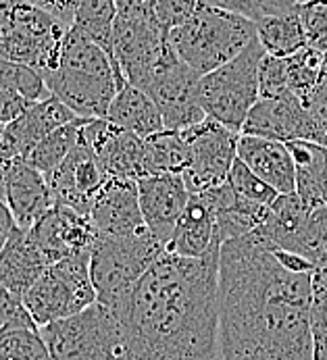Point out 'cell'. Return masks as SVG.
<instances>
[{
  "instance_id": "cell-28",
  "label": "cell",
  "mask_w": 327,
  "mask_h": 360,
  "mask_svg": "<svg viewBox=\"0 0 327 360\" xmlns=\"http://www.w3.org/2000/svg\"><path fill=\"white\" fill-rule=\"evenodd\" d=\"M115 17H117V6L113 0H82L75 8L73 21H71V27L82 32L88 40H92L98 49H103L110 58V63H113Z\"/></svg>"
},
{
  "instance_id": "cell-14",
  "label": "cell",
  "mask_w": 327,
  "mask_h": 360,
  "mask_svg": "<svg viewBox=\"0 0 327 360\" xmlns=\"http://www.w3.org/2000/svg\"><path fill=\"white\" fill-rule=\"evenodd\" d=\"M44 177L56 206H67L79 214H88L92 196L105 181L107 173L92 148L79 138L75 148Z\"/></svg>"
},
{
  "instance_id": "cell-1",
  "label": "cell",
  "mask_w": 327,
  "mask_h": 360,
  "mask_svg": "<svg viewBox=\"0 0 327 360\" xmlns=\"http://www.w3.org/2000/svg\"><path fill=\"white\" fill-rule=\"evenodd\" d=\"M311 277L244 236L219 248V359L313 360Z\"/></svg>"
},
{
  "instance_id": "cell-37",
  "label": "cell",
  "mask_w": 327,
  "mask_h": 360,
  "mask_svg": "<svg viewBox=\"0 0 327 360\" xmlns=\"http://www.w3.org/2000/svg\"><path fill=\"white\" fill-rule=\"evenodd\" d=\"M309 117V142H315L327 148V56L323 75L315 92L302 104Z\"/></svg>"
},
{
  "instance_id": "cell-17",
  "label": "cell",
  "mask_w": 327,
  "mask_h": 360,
  "mask_svg": "<svg viewBox=\"0 0 327 360\" xmlns=\"http://www.w3.org/2000/svg\"><path fill=\"white\" fill-rule=\"evenodd\" d=\"M79 119L69 106L55 96L32 103L17 119L4 125L0 138V162L23 158L38 142H42L55 129Z\"/></svg>"
},
{
  "instance_id": "cell-8",
  "label": "cell",
  "mask_w": 327,
  "mask_h": 360,
  "mask_svg": "<svg viewBox=\"0 0 327 360\" xmlns=\"http://www.w3.org/2000/svg\"><path fill=\"white\" fill-rule=\"evenodd\" d=\"M21 300L38 327L92 307L96 302V290L90 277V252L49 264Z\"/></svg>"
},
{
  "instance_id": "cell-9",
  "label": "cell",
  "mask_w": 327,
  "mask_h": 360,
  "mask_svg": "<svg viewBox=\"0 0 327 360\" xmlns=\"http://www.w3.org/2000/svg\"><path fill=\"white\" fill-rule=\"evenodd\" d=\"M167 49V32L159 25L153 6L117 8L113 23V67L121 86L129 84L142 90Z\"/></svg>"
},
{
  "instance_id": "cell-29",
  "label": "cell",
  "mask_w": 327,
  "mask_h": 360,
  "mask_svg": "<svg viewBox=\"0 0 327 360\" xmlns=\"http://www.w3.org/2000/svg\"><path fill=\"white\" fill-rule=\"evenodd\" d=\"M327 52L304 46L302 51L294 52L290 56H283L286 67V79H288V92L296 101L304 104L307 98L315 92L323 69H326Z\"/></svg>"
},
{
  "instance_id": "cell-12",
  "label": "cell",
  "mask_w": 327,
  "mask_h": 360,
  "mask_svg": "<svg viewBox=\"0 0 327 360\" xmlns=\"http://www.w3.org/2000/svg\"><path fill=\"white\" fill-rule=\"evenodd\" d=\"M179 131L190 146V162L181 173L188 192L198 194L225 184L238 158L240 134L209 117Z\"/></svg>"
},
{
  "instance_id": "cell-34",
  "label": "cell",
  "mask_w": 327,
  "mask_h": 360,
  "mask_svg": "<svg viewBox=\"0 0 327 360\" xmlns=\"http://www.w3.org/2000/svg\"><path fill=\"white\" fill-rule=\"evenodd\" d=\"M200 4H209L223 8L236 15H242L250 21H259L263 17L286 15L298 8L296 0H200Z\"/></svg>"
},
{
  "instance_id": "cell-13",
  "label": "cell",
  "mask_w": 327,
  "mask_h": 360,
  "mask_svg": "<svg viewBox=\"0 0 327 360\" xmlns=\"http://www.w3.org/2000/svg\"><path fill=\"white\" fill-rule=\"evenodd\" d=\"M79 138L92 148L103 171L110 177L132 181L146 177L144 138L113 125L107 119H86Z\"/></svg>"
},
{
  "instance_id": "cell-49",
  "label": "cell",
  "mask_w": 327,
  "mask_h": 360,
  "mask_svg": "<svg viewBox=\"0 0 327 360\" xmlns=\"http://www.w3.org/2000/svg\"><path fill=\"white\" fill-rule=\"evenodd\" d=\"M296 2H298V4H300V2H307V0H296Z\"/></svg>"
},
{
  "instance_id": "cell-39",
  "label": "cell",
  "mask_w": 327,
  "mask_h": 360,
  "mask_svg": "<svg viewBox=\"0 0 327 360\" xmlns=\"http://www.w3.org/2000/svg\"><path fill=\"white\" fill-rule=\"evenodd\" d=\"M200 0H155L153 13L159 25L169 34L171 30L184 25L198 8Z\"/></svg>"
},
{
  "instance_id": "cell-44",
  "label": "cell",
  "mask_w": 327,
  "mask_h": 360,
  "mask_svg": "<svg viewBox=\"0 0 327 360\" xmlns=\"http://www.w3.org/2000/svg\"><path fill=\"white\" fill-rule=\"evenodd\" d=\"M13 229H15V221L11 217V210L6 208L4 202H0V250L6 244V240H8Z\"/></svg>"
},
{
  "instance_id": "cell-33",
  "label": "cell",
  "mask_w": 327,
  "mask_h": 360,
  "mask_svg": "<svg viewBox=\"0 0 327 360\" xmlns=\"http://www.w3.org/2000/svg\"><path fill=\"white\" fill-rule=\"evenodd\" d=\"M0 86L17 90L30 103H38V101H44L51 96L46 90V84L38 71H34L25 65L4 60V58H0Z\"/></svg>"
},
{
  "instance_id": "cell-20",
  "label": "cell",
  "mask_w": 327,
  "mask_h": 360,
  "mask_svg": "<svg viewBox=\"0 0 327 360\" xmlns=\"http://www.w3.org/2000/svg\"><path fill=\"white\" fill-rule=\"evenodd\" d=\"M240 134L283 144L292 140H309V117L302 103L294 96L259 98L250 108Z\"/></svg>"
},
{
  "instance_id": "cell-3",
  "label": "cell",
  "mask_w": 327,
  "mask_h": 360,
  "mask_svg": "<svg viewBox=\"0 0 327 360\" xmlns=\"http://www.w3.org/2000/svg\"><path fill=\"white\" fill-rule=\"evenodd\" d=\"M51 96L82 119H105L121 88L115 67L103 49L75 27H69L55 67L42 75Z\"/></svg>"
},
{
  "instance_id": "cell-25",
  "label": "cell",
  "mask_w": 327,
  "mask_h": 360,
  "mask_svg": "<svg viewBox=\"0 0 327 360\" xmlns=\"http://www.w3.org/2000/svg\"><path fill=\"white\" fill-rule=\"evenodd\" d=\"M105 119L113 125L123 127L140 138H148V136L159 134L165 129L161 112L155 106V103L148 98V94H144L142 90H138L129 84H125L123 88L117 90Z\"/></svg>"
},
{
  "instance_id": "cell-42",
  "label": "cell",
  "mask_w": 327,
  "mask_h": 360,
  "mask_svg": "<svg viewBox=\"0 0 327 360\" xmlns=\"http://www.w3.org/2000/svg\"><path fill=\"white\" fill-rule=\"evenodd\" d=\"M30 4L51 13L53 17H56L58 21H63L65 25L71 27V21H73V15H75V8L82 0H27Z\"/></svg>"
},
{
  "instance_id": "cell-43",
  "label": "cell",
  "mask_w": 327,
  "mask_h": 360,
  "mask_svg": "<svg viewBox=\"0 0 327 360\" xmlns=\"http://www.w3.org/2000/svg\"><path fill=\"white\" fill-rule=\"evenodd\" d=\"M273 257L277 258L288 271H292V273H307V275H313L317 269H315V264L313 262H309L304 257H300V255H294V252H288V250H271Z\"/></svg>"
},
{
  "instance_id": "cell-23",
  "label": "cell",
  "mask_w": 327,
  "mask_h": 360,
  "mask_svg": "<svg viewBox=\"0 0 327 360\" xmlns=\"http://www.w3.org/2000/svg\"><path fill=\"white\" fill-rule=\"evenodd\" d=\"M49 264L51 262L40 252L30 231L15 225L0 250V283L11 294L23 298Z\"/></svg>"
},
{
  "instance_id": "cell-22",
  "label": "cell",
  "mask_w": 327,
  "mask_h": 360,
  "mask_svg": "<svg viewBox=\"0 0 327 360\" xmlns=\"http://www.w3.org/2000/svg\"><path fill=\"white\" fill-rule=\"evenodd\" d=\"M238 158L277 194H296L294 160L283 142L240 134Z\"/></svg>"
},
{
  "instance_id": "cell-2",
  "label": "cell",
  "mask_w": 327,
  "mask_h": 360,
  "mask_svg": "<svg viewBox=\"0 0 327 360\" xmlns=\"http://www.w3.org/2000/svg\"><path fill=\"white\" fill-rule=\"evenodd\" d=\"M219 252L165 250L138 279L119 314L125 360H217Z\"/></svg>"
},
{
  "instance_id": "cell-35",
  "label": "cell",
  "mask_w": 327,
  "mask_h": 360,
  "mask_svg": "<svg viewBox=\"0 0 327 360\" xmlns=\"http://www.w3.org/2000/svg\"><path fill=\"white\" fill-rule=\"evenodd\" d=\"M227 184L231 186V190L250 200V202H257V205L271 206L273 200L279 196L273 188H269L265 181H261L240 158H236L231 171H229V177H227Z\"/></svg>"
},
{
  "instance_id": "cell-10",
  "label": "cell",
  "mask_w": 327,
  "mask_h": 360,
  "mask_svg": "<svg viewBox=\"0 0 327 360\" xmlns=\"http://www.w3.org/2000/svg\"><path fill=\"white\" fill-rule=\"evenodd\" d=\"M69 25L51 13L21 2L4 30H0V58L25 65L40 75L55 67Z\"/></svg>"
},
{
  "instance_id": "cell-30",
  "label": "cell",
  "mask_w": 327,
  "mask_h": 360,
  "mask_svg": "<svg viewBox=\"0 0 327 360\" xmlns=\"http://www.w3.org/2000/svg\"><path fill=\"white\" fill-rule=\"evenodd\" d=\"M84 121L86 119L79 117V119L55 129L53 134H49L42 142H38L27 155L23 156V160L27 165H32L36 171H40L42 175L51 173L79 142V131H82Z\"/></svg>"
},
{
  "instance_id": "cell-32",
  "label": "cell",
  "mask_w": 327,
  "mask_h": 360,
  "mask_svg": "<svg viewBox=\"0 0 327 360\" xmlns=\"http://www.w3.org/2000/svg\"><path fill=\"white\" fill-rule=\"evenodd\" d=\"M311 340L313 360H327V266L311 277Z\"/></svg>"
},
{
  "instance_id": "cell-4",
  "label": "cell",
  "mask_w": 327,
  "mask_h": 360,
  "mask_svg": "<svg viewBox=\"0 0 327 360\" xmlns=\"http://www.w3.org/2000/svg\"><path fill=\"white\" fill-rule=\"evenodd\" d=\"M167 38L177 56L203 77L244 51L257 38V23L223 8L198 4L196 13L171 30Z\"/></svg>"
},
{
  "instance_id": "cell-38",
  "label": "cell",
  "mask_w": 327,
  "mask_h": 360,
  "mask_svg": "<svg viewBox=\"0 0 327 360\" xmlns=\"http://www.w3.org/2000/svg\"><path fill=\"white\" fill-rule=\"evenodd\" d=\"M290 96L283 58L265 54L259 65V98H279Z\"/></svg>"
},
{
  "instance_id": "cell-41",
  "label": "cell",
  "mask_w": 327,
  "mask_h": 360,
  "mask_svg": "<svg viewBox=\"0 0 327 360\" xmlns=\"http://www.w3.org/2000/svg\"><path fill=\"white\" fill-rule=\"evenodd\" d=\"M30 101L23 98L17 90L13 88H2L0 86V123L6 125L11 123L13 119H17L27 106H30Z\"/></svg>"
},
{
  "instance_id": "cell-40",
  "label": "cell",
  "mask_w": 327,
  "mask_h": 360,
  "mask_svg": "<svg viewBox=\"0 0 327 360\" xmlns=\"http://www.w3.org/2000/svg\"><path fill=\"white\" fill-rule=\"evenodd\" d=\"M38 327L30 312L23 307V300L15 294H11L2 283H0V331L6 327Z\"/></svg>"
},
{
  "instance_id": "cell-6",
  "label": "cell",
  "mask_w": 327,
  "mask_h": 360,
  "mask_svg": "<svg viewBox=\"0 0 327 360\" xmlns=\"http://www.w3.org/2000/svg\"><path fill=\"white\" fill-rule=\"evenodd\" d=\"M265 56L255 38L236 58L198 77L196 96L205 115L240 134L250 108L259 101V65Z\"/></svg>"
},
{
  "instance_id": "cell-18",
  "label": "cell",
  "mask_w": 327,
  "mask_h": 360,
  "mask_svg": "<svg viewBox=\"0 0 327 360\" xmlns=\"http://www.w3.org/2000/svg\"><path fill=\"white\" fill-rule=\"evenodd\" d=\"M136 184L144 225L167 248L173 229L188 205L190 192L181 175H150L138 179Z\"/></svg>"
},
{
  "instance_id": "cell-31",
  "label": "cell",
  "mask_w": 327,
  "mask_h": 360,
  "mask_svg": "<svg viewBox=\"0 0 327 360\" xmlns=\"http://www.w3.org/2000/svg\"><path fill=\"white\" fill-rule=\"evenodd\" d=\"M0 360H53L38 327H6L0 331Z\"/></svg>"
},
{
  "instance_id": "cell-46",
  "label": "cell",
  "mask_w": 327,
  "mask_h": 360,
  "mask_svg": "<svg viewBox=\"0 0 327 360\" xmlns=\"http://www.w3.org/2000/svg\"><path fill=\"white\" fill-rule=\"evenodd\" d=\"M117 8H127V6H153L155 0H113Z\"/></svg>"
},
{
  "instance_id": "cell-47",
  "label": "cell",
  "mask_w": 327,
  "mask_h": 360,
  "mask_svg": "<svg viewBox=\"0 0 327 360\" xmlns=\"http://www.w3.org/2000/svg\"><path fill=\"white\" fill-rule=\"evenodd\" d=\"M0 202H4V167L0 162Z\"/></svg>"
},
{
  "instance_id": "cell-24",
  "label": "cell",
  "mask_w": 327,
  "mask_h": 360,
  "mask_svg": "<svg viewBox=\"0 0 327 360\" xmlns=\"http://www.w3.org/2000/svg\"><path fill=\"white\" fill-rule=\"evenodd\" d=\"M296 175V198L307 210L327 205V148L309 140L286 144Z\"/></svg>"
},
{
  "instance_id": "cell-16",
  "label": "cell",
  "mask_w": 327,
  "mask_h": 360,
  "mask_svg": "<svg viewBox=\"0 0 327 360\" xmlns=\"http://www.w3.org/2000/svg\"><path fill=\"white\" fill-rule=\"evenodd\" d=\"M88 219L98 236L123 238L144 231L146 225L138 202V184L107 175L92 196Z\"/></svg>"
},
{
  "instance_id": "cell-36",
  "label": "cell",
  "mask_w": 327,
  "mask_h": 360,
  "mask_svg": "<svg viewBox=\"0 0 327 360\" xmlns=\"http://www.w3.org/2000/svg\"><path fill=\"white\" fill-rule=\"evenodd\" d=\"M307 46L327 52V0H307L298 4Z\"/></svg>"
},
{
  "instance_id": "cell-45",
  "label": "cell",
  "mask_w": 327,
  "mask_h": 360,
  "mask_svg": "<svg viewBox=\"0 0 327 360\" xmlns=\"http://www.w3.org/2000/svg\"><path fill=\"white\" fill-rule=\"evenodd\" d=\"M21 2H27V0H0V30L6 27V23L11 21V17L15 13V8Z\"/></svg>"
},
{
  "instance_id": "cell-26",
  "label": "cell",
  "mask_w": 327,
  "mask_h": 360,
  "mask_svg": "<svg viewBox=\"0 0 327 360\" xmlns=\"http://www.w3.org/2000/svg\"><path fill=\"white\" fill-rule=\"evenodd\" d=\"M146 177L150 175H181L190 162V146L181 131L163 129L144 138Z\"/></svg>"
},
{
  "instance_id": "cell-48",
  "label": "cell",
  "mask_w": 327,
  "mask_h": 360,
  "mask_svg": "<svg viewBox=\"0 0 327 360\" xmlns=\"http://www.w3.org/2000/svg\"><path fill=\"white\" fill-rule=\"evenodd\" d=\"M2 131H4V125L0 123V138H2Z\"/></svg>"
},
{
  "instance_id": "cell-15",
  "label": "cell",
  "mask_w": 327,
  "mask_h": 360,
  "mask_svg": "<svg viewBox=\"0 0 327 360\" xmlns=\"http://www.w3.org/2000/svg\"><path fill=\"white\" fill-rule=\"evenodd\" d=\"M27 231L51 264L73 255L90 252L98 238L88 214L56 205L46 210Z\"/></svg>"
},
{
  "instance_id": "cell-7",
  "label": "cell",
  "mask_w": 327,
  "mask_h": 360,
  "mask_svg": "<svg viewBox=\"0 0 327 360\" xmlns=\"http://www.w3.org/2000/svg\"><path fill=\"white\" fill-rule=\"evenodd\" d=\"M38 329L53 360H125L121 321L98 302Z\"/></svg>"
},
{
  "instance_id": "cell-19",
  "label": "cell",
  "mask_w": 327,
  "mask_h": 360,
  "mask_svg": "<svg viewBox=\"0 0 327 360\" xmlns=\"http://www.w3.org/2000/svg\"><path fill=\"white\" fill-rule=\"evenodd\" d=\"M4 167V205L17 227L30 229L55 202L46 184V177L27 165L23 158H15Z\"/></svg>"
},
{
  "instance_id": "cell-11",
  "label": "cell",
  "mask_w": 327,
  "mask_h": 360,
  "mask_svg": "<svg viewBox=\"0 0 327 360\" xmlns=\"http://www.w3.org/2000/svg\"><path fill=\"white\" fill-rule=\"evenodd\" d=\"M198 77L169 44V49L142 86V92L161 112L165 129H186L207 119L196 96Z\"/></svg>"
},
{
  "instance_id": "cell-27",
  "label": "cell",
  "mask_w": 327,
  "mask_h": 360,
  "mask_svg": "<svg viewBox=\"0 0 327 360\" xmlns=\"http://www.w3.org/2000/svg\"><path fill=\"white\" fill-rule=\"evenodd\" d=\"M257 23V40L269 56H290L307 46L304 30L298 17V8L286 15L263 17Z\"/></svg>"
},
{
  "instance_id": "cell-21",
  "label": "cell",
  "mask_w": 327,
  "mask_h": 360,
  "mask_svg": "<svg viewBox=\"0 0 327 360\" xmlns=\"http://www.w3.org/2000/svg\"><path fill=\"white\" fill-rule=\"evenodd\" d=\"M215 210L203 194H190L173 236L167 244V252L184 258H203L219 252Z\"/></svg>"
},
{
  "instance_id": "cell-5",
  "label": "cell",
  "mask_w": 327,
  "mask_h": 360,
  "mask_svg": "<svg viewBox=\"0 0 327 360\" xmlns=\"http://www.w3.org/2000/svg\"><path fill=\"white\" fill-rule=\"evenodd\" d=\"M165 250V244L148 229L123 238L98 236L90 250V277L96 302L119 316L138 279Z\"/></svg>"
}]
</instances>
